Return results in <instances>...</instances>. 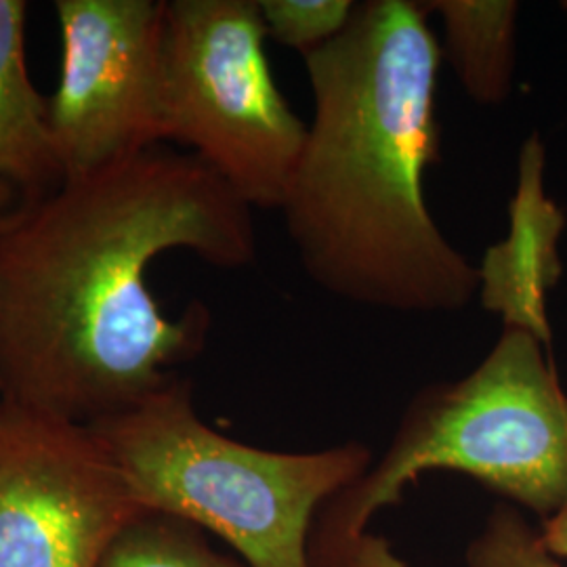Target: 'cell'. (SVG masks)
Listing matches in <instances>:
<instances>
[{
	"label": "cell",
	"mask_w": 567,
	"mask_h": 567,
	"mask_svg": "<svg viewBox=\"0 0 567 567\" xmlns=\"http://www.w3.org/2000/svg\"><path fill=\"white\" fill-rule=\"evenodd\" d=\"M89 426L143 511L219 536L248 567H309L320 508L374 463L360 442L274 452L231 440L204 423L182 377Z\"/></svg>",
	"instance_id": "obj_4"
},
{
	"label": "cell",
	"mask_w": 567,
	"mask_h": 567,
	"mask_svg": "<svg viewBox=\"0 0 567 567\" xmlns=\"http://www.w3.org/2000/svg\"><path fill=\"white\" fill-rule=\"evenodd\" d=\"M442 23V58L466 95L480 105H501L513 93L517 63L515 0H421Z\"/></svg>",
	"instance_id": "obj_10"
},
{
	"label": "cell",
	"mask_w": 567,
	"mask_h": 567,
	"mask_svg": "<svg viewBox=\"0 0 567 567\" xmlns=\"http://www.w3.org/2000/svg\"><path fill=\"white\" fill-rule=\"evenodd\" d=\"M355 7L353 0H259L267 39L303 58L334 41Z\"/></svg>",
	"instance_id": "obj_12"
},
{
	"label": "cell",
	"mask_w": 567,
	"mask_h": 567,
	"mask_svg": "<svg viewBox=\"0 0 567 567\" xmlns=\"http://www.w3.org/2000/svg\"><path fill=\"white\" fill-rule=\"evenodd\" d=\"M168 250L240 269L257 257V229L252 208L210 166L166 145L65 179L0 225L4 402L93 425L198 358L206 305L168 318L147 286Z\"/></svg>",
	"instance_id": "obj_1"
},
{
	"label": "cell",
	"mask_w": 567,
	"mask_h": 567,
	"mask_svg": "<svg viewBox=\"0 0 567 567\" xmlns=\"http://www.w3.org/2000/svg\"><path fill=\"white\" fill-rule=\"evenodd\" d=\"M540 540L553 557L567 561V503L538 527Z\"/></svg>",
	"instance_id": "obj_14"
},
{
	"label": "cell",
	"mask_w": 567,
	"mask_h": 567,
	"mask_svg": "<svg viewBox=\"0 0 567 567\" xmlns=\"http://www.w3.org/2000/svg\"><path fill=\"white\" fill-rule=\"evenodd\" d=\"M545 351L529 332L505 328L463 379L416 393L383 456L320 508L309 567H408L368 526L429 471L463 473L540 522L564 507L567 393Z\"/></svg>",
	"instance_id": "obj_3"
},
{
	"label": "cell",
	"mask_w": 567,
	"mask_h": 567,
	"mask_svg": "<svg viewBox=\"0 0 567 567\" xmlns=\"http://www.w3.org/2000/svg\"><path fill=\"white\" fill-rule=\"evenodd\" d=\"M4 402V398H2V383H0V405Z\"/></svg>",
	"instance_id": "obj_16"
},
{
	"label": "cell",
	"mask_w": 567,
	"mask_h": 567,
	"mask_svg": "<svg viewBox=\"0 0 567 567\" xmlns=\"http://www.w3.org/2000/svg\"><path fill=\"white\" fill-rule=\"evenodd\" d=\"M100 567H248L215 550L200 527L179 517L140 511L105 550Z\"/></svg>",
	"instance_id": "obj_11"
},
{
	"label": "cell",
	"mask_w": 567,
	"mask_h": 567,
	"mask_svg": "<svg viewBox=\"0 0 567 567\" xmlns=\"http://www.w3.org/2000/svg\"><path fill=\"white\" fill-rule=\"evenodd\" d=\"M25 21L28 2L0 0V182L18 185L32 206L53 194L63 175L47 100L25 63Z\"/></svg>",
	"instance_id": "obj_9"
},
{
	"label": "cell",
	"mask_w": 567,
	"mask_h": 567,
	"mask_svg": "<svg viewBox=\"0 0 567 567\" xmlns=\"http://www.w3.org/2000/svg\"><path fill=\"white\" fill-rule=\"evenodd\" d=\"M259 0H166V142L182 143L252 210H280L307 140L265 55Z\"/></svg>",
	"instance_id": "obj_5"
},
{
	"label": "cell",
	"mask_w": 567,
	"mask_h": 567,
	"mask_svg": "<svg viewBox=\"0 0 567 567\" xmlns=\"http://www.w3.org/2000/svg\"><path fill=\"white\" fill-rule=\"evenodd\" d=\"M140 511L89 425L0 405V567H100Z\"/></svg>",
	"instance_id": "obj_7"
},
{
	"label": "cell",
	"mask_w": 567,
	"mask_h": 567,
	"mask_svg": "<svg viewBox=\"0 0 567 567\" xmlns=\"http://www.w3.org/2000/svg\"><path fill=\"white\" fill-rule=\"evenodd\" d=\"M60 82L49 131L63 182L166 145V0H58Z\"/></svg>",
	"instance_id": "obj_6"
},
{
	"label": "cell",
	"mask_w": 567,
	"mask_h": 567,
	"mask_svg": "<svg viewBox=\"0 0 567 567\" xmlns=\"http://www.w3.org/2000/svg\"><path fill=\"white\" fill-rule=\"evenodd\" d=\"M465 561L466 567H566L545 548L538 527L508 503L492 508L466 547Z\"/></svg>",
	"instance_id": "obj_13"
},
{
	"label": "cell",
	"mask_w": 567,
	"mask_h": 567,
	"mask_svg": "<svg viewBox=\"0 0 567 567\" xmlns=\"http://www.w3.org/2000/svg\"><path fill=\"white\" fill-rule=\"evenodd\" d=\"M545 168V143L532 133L519 150L508 234L487 246L477 265V297L486 311L501 316L505 328L529 332L548 349L553 334L547 299L564 274L559 243L566 215L548 198Z\"/></svg>",
	"instance_id": "obj_8"
},
{
	"label": "cell",
	"mask_w": 567,
	"mask_h": 567,
	"mask_svg": "<svg viewBox=\"0 0 567 567\" xmlns=\"http://www.w3.org/2000/svg\"><path fill=\"white\" fill-rule=\"evenodd\" d=\"M303 61L313 118L280 213L305 274L344 303L463 311L477 265L426 204V171L442 158L444 58L421 0H365Z\"/></svg>",
	"instance_id": "obj_2"
},
{
	"label": "cell",
	"mask_w": 567,
	"mask_h": 567,
	"mask_svg": "<svg viewBox=\"0 0 567 567\" xmlns=\"http://www.w3.org/2000/svg\"><path fill=\"white\" fill-rule=\"evenodd\" d=\"M561 9H564V13H567V0H564V2H561Z\"/></svg>",
	"instance_id": "obj_15"
}]
</instances>
